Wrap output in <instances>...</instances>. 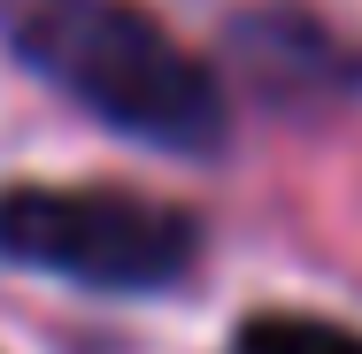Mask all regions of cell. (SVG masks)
Returning <instances> with one entry per match:
<instances>
[{
    "instance_id": "obj_3",
    "label": "cell",
    "mask_w": 362,
    "mask_h": 354,
    "mask_svg": "<svg viewBox=\"0 0 362 354\" xmlns=\"http://www.w3.org/2000/svg\"><path fill=\"white\" fill-rule=\"evenodd\" d=\"M231 354H362V331L332 324V316H255V324H239Z\"/></svg>"
},
{
    "instance_id": "obj_1",
    "label": "cell",
    "mask_w": 362,
    "mask_h": 354,
    "mask_svg": "<svg viewBox=\"0 0 362 354\" xmlns=\"http://www.w3.org/2000/svg\"><path fill=\"white\" fill-rule=\"evenodd\" d=\"M0 31L39 77L132 139L170 154H209L223 139L209 62L185 54L139 0H0Z\"/></svg>"
},
{
    "instance_id": "obj_2",
    "label": "cell",
    "mask_w": 362,
    "mask_h": 354,
    "mask_svg": "<svg viewBox=\"0 0 362 354\" xmlns=\"http://www.w3.org/2000/svg\"><path fill=\"white\" fill-rule=\"evenodd\" d=\"M0 254L93 293H162L193 270L201 223L124 185H16L0 193Z\"/></svg>"
}]
</instances>
